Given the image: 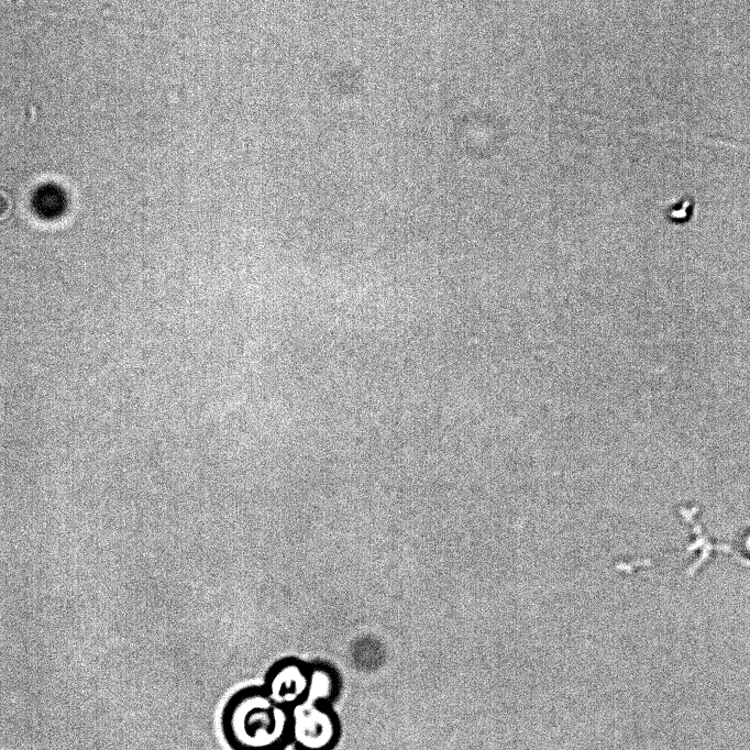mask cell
<instances>
[{
	"label": "cell",
	"instance_id": "6da1fadb",
	"mask_svg": "<svg viewBox=\"0 0 750 750\" xmlns=\"http://www.w3.org/2000/svg\"><path fill=\"white\" fill-rule=\"evenodd\" d=\"M291 708L275 702L262 684L235 691L220 717L232 750H286L291 746Z\"/></svg>",
	"mask_w": 750,
	"mask_h": 750
},
{
	"label": "cell",
	"instance_id": "3957f363",
	"mask_svg": "<svg viewBox=\"0 0 750 750\" xmlns=\"http://www.w3.org/2000/svg\"><path fill=\"white\" fill-rule=\"evenodd\" d=\"M262 685L275 702L294 708L309 694L310 662L294 655L283 657L266 670Z\"/></svg>",
	"mask_w": 750,
	"mask_h": 750
},
{
	"label": "cell",
	"instance_id": "7a4b0ae2",
	"mask_svg": "<svg viewBox=\"0 0 750 750\" xmlns=\"http://www.w3.org/2000/svg\"><path fill=\"white\" fill-rule=\"evenodd\" d=\"M291 746L295 750H334L342 737V723L334 705L305 699L291 708Z\"/></svg>",
	"mask_w": 750,
	"mask_h": 750
},
{
	"label": "cell",
	"instance_id": "277c9868",
	"mask_svg": "<svg viewBox=\"0 0 750 750\" xmlns=\"http://www.w3.org/2000/svg\"><path fill=\"white\" fill-rule=\"evenodd\" d=\"M309 662L310 688L307 698L334 705L343 690V679L340 671L335 665L324 660Z\"/></svg>",
	"mask_w": 750,
	"mask_h": 750
}]
</instances>
